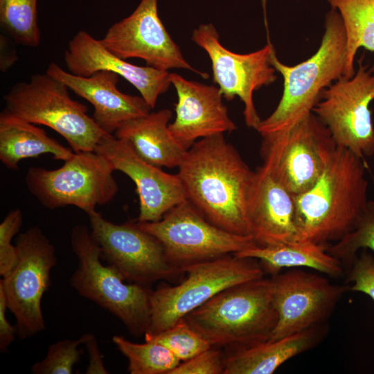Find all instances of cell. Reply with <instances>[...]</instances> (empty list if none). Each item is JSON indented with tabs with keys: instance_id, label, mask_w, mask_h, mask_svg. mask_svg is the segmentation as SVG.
Masks as SVG:
<instances>
[{
	"instance_id": "cell-1",
	"label": "cell",
	"mask_w": 374,
	"mask_h": 374,
	"mask_svg": "<svg viewBox=\"0 0 374 374\" xmlns=\"http://www.w3.org/2000/svg\"><path fill=\"white\" fill-rule=\"evenodd\" d=\"M177 175L187 199L209 222L229 232L251 235L248 205L254 171L224 134L194 143Z\"/></svg>"
},
{
	"instance_id": "cell-2",
	"label": "cell",
	"mask_w": 374,
	"mask_h": 374,
	"mask_svg": "<svg viewBox=\"0 0 374 374\" xmlns=\"http://www.w3.org/2000/svg\"><path fill=\"white\" fill-rule=\"evenodd\" d=\"M365 159L337 146L317 182L295 195L296 238L327 245L352 231L368 204Z\"/></svg>"
},
{
	"instance_id": "cell-3",
	"label": "cell",
	"mask_w": 374,
	"mask_h": 374,
	"mask_svg": "<svg viewBox=\"0 0 374 374\" xmlns=\"http://www.w3.org/2000/svg\"><path fill=\"white\" fill-rule=\"evenodd\" d=\"M346 35L342 19L332 8L326 13L325 31L317 52L294 66L282 63L273 51L270 62L283 78V91L274 111L261 120L257 130L263 136L286 130L301 120L321 100L325 89L343 77Z\"/></svg>"
},
{
	"instance_id": "cell-4",
	"label": "cell",
	"mask_w": 374,
	"mask_h": 374,
	"mask_svg": "<svg viewBox=\"0 0 374 374\" xmlns=\"http://www.w3.org/2000/svg\"><path fill=\"white\" fill-rule=\"evenodd\" d=\"M274 284L264 277L229 287L184 319L213 346L237 349L267 341L278 321Z\"/></svg>"
},
{
	"instance_id": "cell-5",
	"label": "cell",
	"mask_w": 374,
	"mask_h": 374,
	"mask_svg": "<svg viewBox=\"0 0 374 374\" xmlns=\"http://www.w3.org/2000/svg\"><path fill=\"white\" fill-rule=\"evenodd\" d=\"M71 244L78 258V267L70 278L71 286L120 319L130 334L144 335L150 323L151 290L125 283L114 267L104 265L99 246L86 226L78 224L73 228Z\"/></svg>"
},
{
	"instance_id": "cell-6",
	"label": "cell",
	"mask_w": 374,
	"mask_h": 374,
	"mask_svg": "<svg viewBox=\"0 0 374 374\" xmlns=\"http://www.w3.org/2000/svg\"><path fill=\"white\" fill-rule=\"evenodd\" d=\"M5 109L27 122L46 125L60 134L74 152L94 151L107 133L73 100L61 80L44 73L15 84L4 96Z\"/></svg>"
},
{
	"instance_id": "cell-7",
	"label": "cell",
	"mask_w": 374,
	"mask_h": 374,
	"mask_svg": "<svg viewBox=\"0 0 374 374\" xmlns=\"http://www.w3.org/2000/svg\"><path fill=\"white\" fill-rule=\"evenodd\" d=\"M181 269L187 274L184 281L150 291L151 318L145 333L166 330L221 291L265 274L257 260L234 254L192 263Z\"/></svg>"
},
{
	"instance_id": "cell-8",
	"label": "cell",
	"mask_w": 374,
	"mask_h": 374,
	"mask_svg": "<svg viewBox=\"0 0 374 374\" xmlns=\"http://www.w3.org/2000/svg\"><path fill=\"white\" fill-rule=\"evenodd\" d=\"M262 139V166L294 196L317 182L337 147L328 127L313 112Z\"/></svg>"
},
{
	"instance_id": "cell-9",
	"label": "cell",
	"mask_w": 374,
	"mask_h": 374,
	"mask_svg": "<svg viewBox=\"0 0 374 374\" xmlns=\"http://www.w3.org/2000/svg\"><path fill=\"white\" fill-rule=\"evenodd\" d=\"M114 171L109 161L96 152H79L57 169L30 168L25 183L45 208L74 206L88 215L116 195L118 186Z\"/></svg>"
},
{
	"instance_id": "cell-10",
	"label": "cell",
	"mask_w": 374,
	"mask_h": 374,
	"mask_svg": "<svg viewBox=\"0 0 374 374\" xmlns=\"http://www.w3.org/2000/svg\"><path fill=\"white\" fill-rule=\"evenodd\" d=\"M137 224L162 244L168 262L181 269L257 245L251 235L233 233L215 226L188 199L172 208L159 221Z\"/></svg>"
},
{
	"instance_id": "cell-11",
	"label": "cell",
	"mask_w": 374,
	"mask_h": 374,
	"mask_svg": "<svg viewBox=\"0 0 374 374\" xmlns=\"http://www.w3.org/2000/svg\"><path fill=\"white\" fill-rule=\"evenodd\" d=\"M18 259L2 278L8 309L16 319L17 336L25 339L46 328L42 299L51 285L50 274L57 264L55 249L37 226L20 233L16 241Z\"/></svg>"
},
{
	"instance_id": "cell-12",
	"label": "cell",
	"mask_w": 374,
	"mask_h": 374,
	"mask_svg": "<svg viewBox=\"0 0 374 374\" xmlns=\"http://www.w3.org/2000/svg\"><path fill=\"white\" fill-rule=\"evenodd\" d=\"M374 73L359 62L350 78H341L322 93L312 112L329 130L337 146L365 159L374 154Z\"/></svg>"
},
{
	"instance_id": "cell-13",
	"label": "cell",
	"mask_w": 374,
	"mask_h": 374,
	"mask_svg": "<svg viewBox=\"0 0 374 374\" xmlns=\"http://www.w3.org/2000/svg\"><path fill=\"white\" fill-rule=\"evenodd\" d=\"M88 216L101 259L125 280L150 288L157 280H170L184 272L168 262L162 244L137 223L115 224L96 211Z\"/></svg>"
},
{
	"instance_id": "cell-14",
	"label": "cell",
	"mask_w": 374,
	"mask_h": 374,
	"mask_svg": "<svg viewBox=\"0 0 374 374\" xmlns=\"http://www.w3.org/2000/svg\"><path fill=\"white\" fill-rule=\"evenodd\" d=\"M192 41L208 55L213 82L223 97L231 100L238 96L244 103L243 115L249 127L257 129L261 121L256 109L253 92L276 80V69L271 64L274 51L271 44L246 54L234 53L220 42L212 24H201L192 33Z\"/></svg>"
},
{
	"instance_id": "cell-15",
	"label": "cell",
	"mask_w": 374,
	"mask_h": 374,
	"mask_svg": "<svg viewBox=\"0 0 374 374\" xmlns=\"http://www.w3.org/2000/svg\"><path fill=\"white\" fill-rule=\"evenodd\" d=\"M100 41L120 58H139L157 69H183L208 77L184 57L159 17L157 0H141L130 15L111 26Z\"/></svg>"
},
{
	"instance_id": "cell-16",
	"label": "cell",
	"mask_w": 374,
	"mask_h": 374,
	"mask_svg": "<svg viewBox=\"0 0 374 374\" xmlns=\"http://www.w3.org/2000/svg\"><path fill=\"white\" fill-rule=\"evenodd\" d=\"M272 279L278 321L271 341L321 325L348 288L296 268L279 272Z\"/></svg>"
},
{
	"instance_id": "cell-17",
	"label": "cell",
	"mask_w": 374,
	"mask_h": 374,
	"mask_svg": "<svg viewBox=\"0 0 374 374\" xmlns=\"http://www.w3.org/2000/svg\"><path fill=\"white\" fill-rule=\"evenodd\" d=\"M94 151L135 184L139 200L138 222L159 221L172 208L187 200L177 174H169L146 162L127 142L115 135L105 134Z\"/></svg>"
},
{
	"instance_id": "cell-18",
	"label": "cell",
	"mask_w": 374,
	"mask_h": 374,
	"mask_svg": "<svg viewBox=\"0 0 374 374\" xmlns=\"http://www.w3.org/2000/svg\"><path fill=\"white\" fill-rule=\"evenodd\" d=\"M170 81L176 90L177 103L169 130L184 148L189 149L197 139L237 129L217 87L188 80L176 73H170Z\"/></svg>"
},
{
	"instance_id": "cell-19",
	"label": "cell",
	"mask_w": 374,
	"mask_h": 374,
	"mask_svg": "<svg viewBox=\"0 0 374 374\" xmlns=\"http://www.w3.org/2000/svg\"><path fill=\"white\" fill-rule=\"evenodd\" d=\"M64 61L69 71L79 76H89L99 71L118 74L139 91L151 109L155 107L159 96L171 85L168 71L127 62L112 54L100 39L84 30L78 32L69 42Z\"/></svg>"
},
{
	"instance_id": "cell-20",
	"label": "cell",
	"mask_w": 374,
	"mask_h": 374,
	"mask_svg": "<svg viewBox=\"0 0 374 374\" xmlns=\"http://www.w3.org/2000/svg\"><path fill=\"white\" fill-rule=\"evenodd\" d=\"M46 72L64 82L94 108L93 118L105 132L112 134L125 122L150 113L151 107L141 96L122 93L117 89L119 75L99 71L79 76L51 62Z\"/></svg>"
},
{
	"instance_id": "cell-21",
	"label": "cell",
	"mask_w": 374,
	"mask_h": 374,
	"mask_svg": "<svg viewBox=\"0 0 374 374\" xmlns=\"http://www.w3.org/2000/svg\"><path fill=\"white\" fill-rule=\"evenodd\" d=\"M248 219L251 235L258 246L296 240L295 196L263 166L254 171Z\"/></svg>"
},
{
	"instance_id": "cell-22",
	"label": "cell",
	"mask_w": 374,
	"mask_h": 374,
	"mask_svg": "<svg viewBox=\"0 0 374 374\" xmlns=\"http://www.w3.org/2000/svg\"><path fill=\"white\" fill-rule=\"evenodd\" d=\"M172 112L163 109L131 119L123 124L115 136L127 142L136 154L157 167L179 166L186 151L169 130Z\"/></svg>"
},
{
	"instance_id": "cell-23",
	"label": "cell",
	"mask_w": 374,
	"mask_h": 374,
	"mask_svg": "<svg viewBox=\"0 0 374 374\" xmlns=\"http://www.w3.org/2000/svg\"><path fill=\"white\" fill-rule=\"evenodd\" d=\"M321 327L235 349L225 357L223 374H271L287 361L315 346L324 333Z\"/></svg>"
},
{
	"instance_id": "cell-24",
	"label": "cell",
	"mask_w": 374,
	"mask_h": 374,
	"mask_svg": "<svg viewBox=\"0 0 374 374\" xmlns=\"http://www.w3.org/2000/svg\"><path fill=\"white\" fill-rule=\"evenodd\" d=\"M327 247L308 240H292L274 245H255L234 255L259 260L264 270L273 276L284 268L308 267L338 278L343 274V264L328 251Z\"/></svg>"
},
{
	"instance_id": "cell-25",
	"label": "cell",
	"mask_w": 374,
	"mask_h": 374,
	"mask_svg": "<svg viewBox=\"0 0 374 374\" xmlns=\"http://www.w3.org/2000/svg\"><path fill=\"white\" fill-rule=\"evenodd\" d=\"M35 124L7 112L0 114V161L8 168L18 169L19 163L27 158L50 154L55 160L67 161L74 154Z\"/></svg>"
},
{
	"instance_id": "cell-26",
	"label": "cell",
	"mask_w": 374,
	"mask_h": 374,
	"mask_svg": "<svg viewBox=\"0 0 374 374\" xmlns=\"http://www.w3.org/2000/svg\"><path fill=\"white\" fill-rule=\"evenodd\" d=\"M343 21L346 35V57L342 78L355 72L354 60L359 48L374 51V0H327ZM374 73V65L371 69Z\"/></svg>"
},
{
	"instance_id": "cell-27",
	"label": "cell",
	"mask_w": 374,
	"mask_h": 374,
	"mask_svg": "<svg viewBox=\"0 0 374 374\" xmlns=\"http://www.w3.org/2000/svg\"><path fill=\"white\" fill-rule=\"evenodd\" d=\"M112 341L128 361L131 374H170L181 360L164 346L154 341L132 342L114 335Z\"/></svg>"
},
{
	"instance_id": "cell-28",
	"label": "cell",
	"mask_w": 374,
	"mask_h": 374,
	"mask_svg": "<svg viewBox=\"0 0 374 374\" xmlns=\"http://www.w3.org/2000/svg\"><path fill=\"white\" fill-rule=\"evenodd\" d=\"M37 0H0V24L15 43L28 47L40 44Z\"/></svg>"
},
{
	"instance_id": "cell-29",
	"label": "cell",
	"mask_w": 374,
	"mask_h": 374,
	"mask_svg": "<svg viewBox=\"0 0 374 374\" xmlns=\"http://www.w3.org/2000/svg\"><path fill=\"white\" fill-rule=\"evenodd\" d=\"M144 337L145 341L164 346L183 362L212 347L184 318L166 330L156 334L145 333Z\"/></svg>"
},
{
	"instance_id": "cell-30",
	"label": "cell",
	"mask_w": 374,
	"mask_h": 374,
	"mask_svg": "<svg viewBox=\"0 0 374 374\" xmlns=\"http://www.w3.org/2000/svg\"><path fill=\"white\" fill-rule=\"evenodd\" d=\"M359 249L374 251V202L369 200L367 209L357 226L339 240L327 247L328 251L342 264L350 267Z\"/></svg>"
},
{
	"instance_id": "cell-31",
	"label": "cell",
	"mask_w": 374,
	"mask_h": 374,
	"mask_svg": "<svg viewBox=\"0 0 374 374\" xmlns=\"http://www.w3.org/2000/svg\"><path fill=\"white\" fill-rule=\"evenodd\" d=\"M85 339L83 334L78 339H64L51 344L42 360L33 364V374H71L73 366L79 361L81 351L78 349Z\"/></svg>"
},
{
	"instance_id": "cell-32",
	"label": "cell",
	"mask_w": 374,
	"mask_h": 374,
	"mask_svg": "<svg viewBox=\"0 0 374 374\" xmlns=\"http://www.w3.org/2000/svg\"><path fill=\"white\" fill-rule=\"evenodd\" d=\"M22 220L21 211L16 208L9 211L0 224V275L2 278L10 272L17 262V249L11 241L19 232Z\"/></svg>"
},
{
	"instance_id": "cell-33",
	"label": "cell",
	"mask_w": 374,
	"mask_h": 374,
	"mask_svg": "<svg viewBox=\"0 0 374 374\" xmlns=\"http://www.w3.org/2000/svg\"><path fill=\"white\" fill-rule=\"evenodd\" d=\"M347 282L351 283L348 290L366 294L374 302V256L367 249H362L353 260Z\"/></svg>"
},
{
	"instance_id": "cell-34",
	"label": "cell",
	"mask_w": 374,
	"mask_h": 374,
	"mask_svg": "<svg viewBox=\"0 0 374 374\" xmlns=\"http://www.w3.org/2000/svg\"><path fill=\"white\" fill-rule=\"evenodd\" d=\"M212 347L180 363L170 374L223 373L225 357L220 350L213 349Z\"/></svg>"
},
{
	"instance_id": "cell-35",
	"label": "cell",
	"mask_w": 374,
	"mask_h": 374,
	"mask_svg": "<svg viewBox=\"0 0 374 374\" xmlns=\"http://www.w3.org/2000/svg\"><path fill=\"white\" fill-rule=\"evenodd\" d=\"M85 339L83 344L89 355V364L86 368L87 374H107L103 355L101 353L96 337L91 333H84Z\"/></svg>"
},
{
	"instance_id": "cell-36",
	"label": "cell",
	"mask_w": 374,
	"mask_h": 374,
	"mask_svg": "<svg viewBox=\"0 0 374 374\" xmlns=\"http://www.w3.org/2000/svg\"><path fill=\"white\" fill-rule=\"evenodd\" d=\"M8 309L6 296L2 286L0 285V350L5 352L17 335V327L12 326L7 320L6 312Z\"/></svg>"
}]
</instances>
